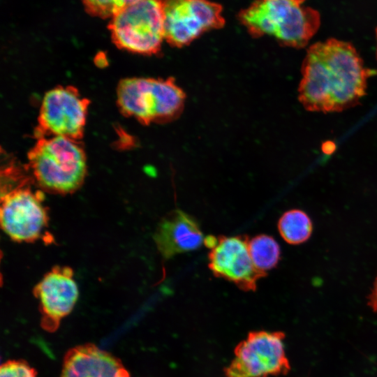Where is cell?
I'll use <instances>...</instances> for the list:
<instances>
[{
  "label": "cell",
  "mask_w": 377,
  "mask_h": 377,
  "mask_svg": "<svg viewBox=\"0 0 377 377\" xmlns=\"http://www.w3.org/2000/svg\"><path fill=\"white\" fill-rule=\"evenodd\" d=\"M298 93L311 112H340L364 95L371 71L350 43L335 38L311 45L302 66Z\"/></svg>",
  "instance_id": "1"
},
{
  "label": "cell",
  "mask_w": 377,
  "mask_h": 377,
  "mask_svg": "<svg viewBox=\"0 0 377 377\" xmlns=\"http://www.w3.org/2000/svg\"><path fill=\"white\" fill-rule=\"evenodd\" d=\"M305 0H256L238 14L251 35L268 36L280 44L305 47L320 24L319 13L303 6Z\"/></svg>",
  "instance_id": "2"
},
{
  "label": "cell",
  "mask_w": 377,
  "mask_h": 377,
  "mask_svg": "<svg viewBox=\"0 0 377 377\" xmlns=\"http://www.w3.org/2000/svg\"><path fill=\"white\" fill-rule=\"evenodd\" d=\"M35 182L44 191L60 195L76 191L87 175V158L78 141L40 136L28 154Z\"/></svg>",
  "instance_id": "3"
},
{
  "label": "cell",
  "mask_w": 377,
  "mask_h": 377,
  "mask_svg": "<svg viewBox=\"0 0 377 377\" xmlns=\"http://www.w3.org/2000/svg\"><path fill=\"white\" fill-rule=\"evenodd\" d=\"M117 100L123 114L149 124L177 117L185 95L172 79L129 77L119 82Z\"/></svg>",
  "instance_id": "4"
},
{
  "label": "cell",
  "mask_w": 377,
  "mask_h": 377,
  "mask_svg": "<svg viewBox=\"0 0 377 377\" xmlns=\"http://www.w3.org/2000/svg\"><path fill=\"white\" fill-rule=\"evenodd\" d=\"M113 43L132 53H158L165 40L162 0H138L113 17L108 23Z\"/></svg>",
  "instance_id": "5"
},
{
  "label": "cell",
  "mask_w": 377,
  "mask_h": 377,
  "mask_svg": "<svg viewBox=\"0 0 377 377\" xmlns=\"http://www.w3.org/2000/svg\"><path fill=\"white\" fill-rule=\"evenodd\" d=\"M282 332L255 331L235 347L234 358L225 368L226 377H269L290 369Z\"/></svg>",
  "instance_id": "6"
},
{
  "label": "cell",
  "mask_w": 377,
  "mask_h": 377,
  "mask_svg": "<svg viewBox=\"0 0 377 377\" xmlns=\"http://www.w3.org/2000/svg\"><path fill=\"white\" fill-rule=\"evenodd\" d=\"M44 195L24 183L1 191L0 221L2 230L13 241L38 240L48 226Z\"/></svg>",
  "instance_id": "7"
},
{
  "label": "cell",
  "mask_w": 377,
  "mask_h": 377,
  "mask_svg": "<svg viewBox=\"0 0 377 377\" xmlns=\"http://www.w3.org/2000/svg\"><path fill=\"white\" fill-rule=\"evenodd\" d=\"M165 40L172 46L188 45L205 32L225 24L222 6L209 0H162Z\"/></svg>",
  "instance_id": "8"
},
{
  "label": "cell",
  "mask_w": 377,
  "mask_h": 377,
  "mask_svg": "<svg viewBox=\"0 0 377 377\" xmlns=\"http://www.w3.org/2000/svg\"><path fill=\"white\" fill-rule=\"evenodd\" d=\"M89 101L72 86L56 87L45 94L38 114V135L78 141L84 133Z\"/></svg>",
  "instance_id": "9"
},
{
  "label": "cell",
  "mask_w": 377,
  "mask_h": 377,
  "mask_svg": "<svg viewBox=\"0 0 377 377\" xmlns=\"http://www.w3.org/2000/svg\"><path fill=\"white\" fill-rule=\"evenodd\" d=\"M33 293L38 301L41 327L54 332L78 300L73 270L68 266L53 267L34 286Z\"/></svg>",
  "instance_id": "10"
},
{
  "label": "cell",
  "mask_w": 377,
  "mask_h": 377,
  "mask_svg": "<svg viewBox=\"0 0 377 377\" xmlns=\"http://www.w3.org/2000/svg\"><path fill=\"white\" fill-rule=\"evenodd\" d=\"M248 242L246 236L219 237L208 255L209 267L216 276L245 291L255 290L258 279L266 275L254 266Z\"/></svg>",
  "instance_id": "11"
},
{
  "label": "cell",
  "mask_w": 377,
  "mask_h": 377,
  "mask_svg": "<svg viewBox=\"0 0 377 377\" xmlns=\"http://www.w3.org/2000/svg\"><path fill=\"white\" fill-rule=\"evenodd\" d=\"M154 239L162 256L168 259L176 254L200 248L205 238L197 221L177 209L162 219Z\"/></svg>",
  "instance_id": "12"
},
{
  "label": "cell",
  "mask_w": 377,
  "mask_h": 377,
  "mask_svg": "<svg viewBox=\"0 0 377 377\" xmlns=\"http://www.w3.org/2000/svg\"><path fill=\"white\" fill-rule=\"evenodd\" d=\"M121 361L93 343L76 346L66 353L60 377H120Z\"/></svg>",
  "instance_id": "13"
},
{
  "label": "cell",
  "mask_w": 377,
  "mask_h": 377,
  "mask_svg": "<svg viewBox=\"0 0 377 377\" xmlns=\"http://www.w3.org/2000/svg\"><path fill=\"white\" fill-rule=\"evenodd\" d=\"M312 229L310 218L300 209L286 212L278 222L281 236L290 244H300L306 242L310 237Z\"/></svg>",
  "instance_id": "14"
},
{
  "label": "cell",
  "mask_w": 377,
  "mask_h": 377,
  "mask_svg": "<svg viewBox=\"0 0 377 377\" xmlns=\"http://www.w3.org/2000/svg\"><path fill=\"white\" fill-rule=\"evenodd\" d=\"M249 251L256 268L266 274L274 268L280 259V247L271 236L259 235L248 242Z\"/></svg>",
  "instance_id": "15"
},
{
  "label": "cell",
  "mask_w": 377,
  "mask_h": 377,
  "mask_svg": "<svg viewBox=\"0 0 377 377\" xmlns=\"http://www.w3.org/2000/svg\"><path fill=\"white\" fill-rule=\"evenodd\" d=\"M138 0H81L85 11L102 19L111 18Z\"/></svg>",
  "instance_id": "16"
},
{
  "label": "cell",
  "mask_w": 377,
  "mask_h": 377,
  "mask_svg": "<svg viewBox=\"0 0 377 377\" xmlns=\"http://www.w3.org/2000/svg\"><path fill=\"white\" fill-rule=\"evenodd\" d=\"M36 371L24 360H8L0 367V377H36Z\"/></svg>",
  "instance_id": "17"
},
{
  "label": "cell",
  "mask_w": 377,
  "mask_h": 377,
  "mask_svg": "<svg viewBox=\"0 0 377 377\" xmlns=\"http://www.w3.org/2000/svg\"><path fill=\"white\" fill-rule=\"evenodd\" d=\"M368 304L377 313V277L374 283V288L369 296Z\"/></svg>",
  "instance_id": "18"
},
{
  "label": "cell",
  "mask_w": 377,
  "mask_h": 377,
  "mask_svg": "<svg viewBox=\"0 0 377 377\" xmlns=\"http://www.w3.org/2000/svg\"><path fill=\"white\" fill-rule=\"evenodd\" d=\"M120 377H131L129 372L126 369Z\"/></svg>",
  "instance_id": "19"
},
{
  "label": "cell",
  "mask_w": 377,
  "mask_h": 377,
  "mask_svg": "<svg viewBox=\"0 0 377 377\" xmlns=\"http://www.w3.org/2000/svg\"><path fill=\"white\" fill-rule=\"evenodd\" d=\"M376 40H377V28L376 29ZM376 57H377V48H376Z\"/></svg>",
  "instance_id": "20"
}]
</instances>
